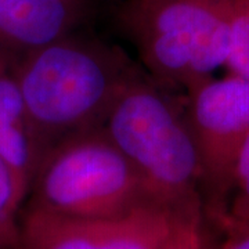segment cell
Instances as JSON below:
<instances>
[{"instance_id": "cell-7", "label": "cell", "mask_w": 249, "mask_h": 249, "mask_svg": "<svg viewBox=\"0 0 249 249\" xmlns=\"http://www.w3.org/2000/svg\"><path fill=\"white\" fill-rule=\"evenodd\" d=\"M86 0H0V53L13 64L76 32Z\"/></svg>"}, {"instance_id": "cell-1", "label": "cell", "mask_w": 249, "mask_h": 249, "mask_svg": "<svg viewBox=\"0 0 249 249\" xmlns=\"http://www.w3.org/2000/svg\"><path fill=\"white\" fill-rule=\"evenodd\" d=\"M45 157L73 136L104 127L139 67L122 49L73 32L13 64Z\"/></svg>"}, {"instance_id": "cell-8", "label": "cell", "mask_w": 249, "mask_h": 249, "mask_svg": "<svg viewBox=\"0 0 249 249\" xmlns=\"http://www.w3.org/2000/svg\"><path fill=\"white\" fill-rule=\"evenodd\" d=\"M0 157L29 194L45 151L31 124L13 71V61L4 54H0Z\"/></svg>"}, {"instance_id": "cell-11", "label": "cell", "mask_w": 249, "mask_h": 249, "mask_svg": "<svg viewBox=\"0 0 249 249\" xmlns=\"http://www.w3.org/2000/svg\"><path fill=\"white\" fill-rule=\"evenodd\" d=\"M249 227V133L234 165L232 190L223 230L230 231Z\"/></svg>"}, {"instance_id": "cell-14", "label": "cell", "mask_w": 249, "mask_h": 249, "mask_svg": "<svg viewBox=\"0 0 249 249\" xmlns=\"http://www.w3.org/2000/svg\"><path fill=\"white\" fill-rule=\"evenodd\" d=\"M0 54H1V53H0Z\"/></svg>"}, {"instance_id": "cell-9", "label": "cell", "mask_w": 249, "mask_h": 249, "mask_svg": "<svg viewBox=\"0 0 249 249\" xmlns=\"http://www.w3.org/2000/svg\"><path fill=\"white\" fill-rule=\"evenodd\" d=\"M27 198L14 172L0 157V249L16 248Z\"/></svg>"}, {"instance_id": "cell-3", "label": "cell", "mask_w": 249, "mask_h": 249, "mask_svg": "<svg viewBox=\"0 0 249 249\" xmlns=\"http://www.w3.org/2000/svg\"><path fill=\"white\" fill-rule=\"evenodd\" d=\"M119 19L147 75L165 89L187 93L226 67L230 0H126Z\"/></svg>"}, {"instance_id": "cell-6", "label": "cell", "mask_w": 249, "mask_h": 249, "mask_svg": "<svg viewBox=\"0 0 249 249\" xmlns=\"http://www.w3.org/2000/svg\"><path fill=\"white\" fill-rule=\"evenodd\" d=\"M173 213L142 206L115 219H75L24 206L14 249H160Z\"/></svg>"}, {"instance_id": "cell-13", "label": "cell", "mask_w": 249, "mask_h": 249, "mask_svg": "<svg viewBox=\"0 0 249 249\" xmlns=\"http://www.w3.org/2000/svg\"><path fill=\"white\" fill-rule=\"evenodd\" d=\"M220 249H249V227L226 231Z\"/></svg>"}, {"instance_id": "cell-5", "label": "cell", "mask_w": 249, "mask_h": 249, "mask_svg": "<svg viewBox=\"0 0 249 249\" xmlns=\"http://www.w3.org/2000/svg\"><path fill=\"white\" fill-rule=\"evenodd\" d=\"M184 101L199 158L205 217L223 227L235 160L249 133V80L229 72L213 76L184 93Z\"/></svg>"}, {"instance_id": "cell-12", "label": "cell", "mask_w": 249, "mask_h": 249, "mask_svg": "<svg viewBox=\"0 0 249 249\" xmlns=\"http://www.w3.org/2000/svg\"><path fill=\"white\" fill-rule=\"evenodd\" d=\"M202 205L173 213V226L160 249H211L205 229Z\"/></svg>"}, {"instance_id": "cell-10", "label": "cell", "mask_w": 249, "mask_h": 249, "mask_svg": "<svg viewBox=\"0 0 249 249\" xmlns=\"http://www.w3.org/2000/svg\"><path fill=\"white\" fill-rule=\"evenodd\" d=\"M224 68L249 80V0H230L229 55Z\"/></svg>"}, {"instance_id": "cell-2", "label": "cell", "mask_w": 249, "mask_h": 249, "mask_svg": "<svg viewBox=\"0 0 249 249\" xmlns=\"http://www.w3.org/2000/svg\"><path fill=\"white\" fill-rule=\"evenodd\" d=\"M180 94L142 73L116 100L103 127L152 202L172 213L202 205L199 158Z\"/></svg>"}, {"instance_id": "cell-4", "label": "cell", "mask_w": 249, "mask_h": 249, "mask_svg": "<svg viewBox=\"0 0 249 249\" xmlns=\"http://www.w3.org/2000/svg\"><path fill=\"white\" fill-rule=\"evenodd\" d=\"M25 206L64 217L115 219L157 205L101 127L73 136L46 154Z\"/></svg>"}]
</instances>
